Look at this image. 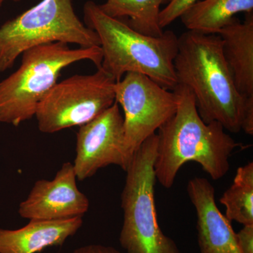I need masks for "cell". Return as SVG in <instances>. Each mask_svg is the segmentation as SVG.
Listing matches in <instances>:
<instances>
[{
    "label": "cell",
    "instance_id": "cell-1",
    "mask_svg": "<svg viewBox=\"0 0 253 253\" xmlns=\"http://www.w3.org/2000/svg\"><path fill=\"white\" fill-rule=\"evenodd\" d=\"M179 96L175 113L158 129L154 170L160 184L169 189L180 168L192 161L199 164L213 180L229 170V158L242 147L220 123H205L199 116L194 94L187 86L173 89Z\"/></svg>",
    "mask_w": 253,
    "mask_h": 253
},
{
    "label": "cell",
    "instance_id": "cell-2",
    "mask_svg": "<svg viewBox=\"0 0 253 253\" xmlns=\"http://www.w3.org/2000/svg\"><path fill=\"white\" fill-rule=\"evenodd\" d=\"M178 84L194 94L205 123L217 122L226 131H241L245 99L233 79L217 34L188 31L178 38L174 61Z\"/></svg>",
    "mask_w": 253,
    "mask_h": 253
},
{
    "label": "cell",
    "instance_id": "cell-3",
    "mask_svg": "<svg viewBox=\"0 0 253 253\" xmlns=\"http://www.w3.org/2000/svg\"><path fill=\"white\" fill-rule=\"evenodd\" d=\"M84 24L97 34L103 59L101 67L115 81L128 73L147 76L160 86L173 90L178 82L174 61L178 38L172 31L162 36L141 34L126 23L104 14L99 4L86 1L83 7Z\"/></svg>",
    "mask_w": 253,
    "mask_h": 253
},
{
    "label": "cell",
    "instance_id": "cell-4",
    "mask_svg": "<svg viewBox=\"0 0 253 253\" xmlns=\"http://www.w3.org/2000/svg\"><path fill=\"white\" fill-rule=\"evenodd\" d=\"M20 67L0 82V123L15 126L35 117L42 98L57 83L61 71L70 65L88 60L99 68L100 46L71 49L66 43H46L21 54Z\"/></svg>",
    "mask_w": 253,
    "mask_h": 253
},
{
    "label": "cell",
    "instance_id": "cell-5",
    "mask_svg": "<svg viewBox=\"0 0 253 253\" xmlns=\"http://www.w3.org/2000/svg\"><path fill=\"white\" fill-rule=\"evenodd\" d=\"M157 134L146 139L133 155L126 169L121 194L123 224L119 241L126 253H181L158 222L154 170Z\"/></svg>",
    "mask_w": 253,
    "mask_h": 253
},
{
    "label": "cell",
    "instance_id": "cell-6",
    "mask_svg": "<svg viewBox=\"0 0 253 253\" xmlns=\"http://www.w3.org/2000/svg\"><path fill=\"white\" fill-rule=\"evenodd\" d=\"M100 46L97 34L78 18L72 0H42L0 27V73L34 46L56 42Z\"/></svg>",
    "mask_w": 253,
    "mask_h": 253
},
{
    "label": "cell",
    "instance_id": "cell-7",
    "mask_svg": "<svg viewBox=\"0 0 253 253\" xmlns=\"http://www.w3.org/2000/svg\"><path fill=\"white\" fill-rule=\"evenodd\" d=\"M116 83L101 68L56 83L37 108L39 130L52 134L90 122L116 102Z\"/></svg>",
    "mask_w": 253,
    "mask_h": 253
},
{
    "label": "cell",
    "instance_id": "cell-8",
    "mask_svg": "<svg viewBox=\"0 0 253 253\" xmlns=\"http://www.w3.org/2000/svg\"><path fill=\"white\" fill-rule=\"evenodd\" d=\"M115 94L124 113L126 152L132 158L141 144L174 114L179 96L137 73H126L117 82Z\"/></svg>",
    "mask_w": 253,
    "mask_h": 253
},
{
    "label": "cell",
    "instance_id": "cell-9",
    "mask_svg": "<svg viewBox=\"0 0 253 253\" xmlns=\"http://www.w3.org/2000/svg\"><path fill=\"white\" fill-rule=\"evenodd\" d=\"M131 160L125 141L124 120L116 101L98 117L80 126L73 163L78 180L84 181L111 165L126 171Z\"/></svg>",
    "mask_w": 253,
    "mask_h": 253
},
{
    "label": "cell",
    "instance_id": "cell-10",
    "mask_svg": "<svg viewBox=\"0 0 253 253\" xmlns=\"http://www.w3.org/2000/svg\"><path fill=\"white\" fill-rule=\"evenodd\" d=\"M89 201L78 189L73 163H63L52 180L40 179L18 207V214L29 220H61L83 217Z\"/></svg>",
    "mask_w": 253,
    "mask_h": 253
},
{
    "label": "cell",
    "instance_id": "cell-11",
    "mask_svg": "<svg viewBox=\"0 0 253 253\" xmlns=\"http://www.w3.org/2000/svg\"><path fill=\"white\" fill-rule=\"evenodd\" d=\"M187 193L197 215L200 252L241 253L231 221L216 204L211 183L206 178H193L188 182Z\"/></svg>",
    "mask_w": 253,
    "mask_h": 253
},
{
    "label": "cell",
    "instance_id": "cell-12",
    "mask_svg": "<svg viewBox=\"0 0 253 253\" xmlns=\"http://www.w3.org/2000/svg\"><path fill=\"white\" fill-rule=\"evenodd\" d=\"M83 224V217L33 219L16 230L0 229V253H38L51 246H62Z\"/></svg>",
    "mask_w": 253,
    "mask_h": 253
},
{
    "label": "cell",
    "instance_id": "cell-13",
    "mask_svg": "<svg viewBox=\"0 0 253 253\" xmlns=\"http://www.w3.org/2000/svg\"><path fill=\"white\" fill-rule=\"evenodd\" d=\"M217 35L238 91L244 97L253 96V12L244 22L234 18Z\"/></svg>",
    "mask_w": 253,
    "mask_h": 253
},
{
    "label": "cell",
    "instance_id": "cell-14",
    "mask_svg": "<svg viewBox=\"0 0 253 253\" xmlns=\"http://www.w3.org/2000/svg\"><path fill=\"white\" fill-rule=\"evenodd\" d=\"M253 12V0H200L180 16L188 31L217 34L239 13Z\"/></svg>",
    "mask_w": 253,
    "mask_h": 253
},
{
    "label": "cell",
    "instance_id": "cell-15",
    "mask_svg": "<svg viewBox=\"0 0 253 253\" xmlns=\"http://www.w3.org/2000/svg\"><path fill=\"white\" fill-rule=\"evenodd\" d=\"M171 0H106L99 4L101 11L120 20L141 34L160 37L163 29L159 25L161 6Z\"/></svg>",
    "mask_w": 253,
    "mask_h": 253
},
{
    "label": "cell",
    "instance_id": "cell-16",
    "mask_svg": "<svg viewBox=\"0 0 253 253\" xmlns=\"http://www.w3.org/2000/svg\"><path fill=\"white\" fill-rule=\"evenodd\" d=\"M219 202L225 207L228 220L243 225L253 224V163L237 169L232 184Z\"/></svg>",
    "mask_w": 253,
    "mask_h": 253
},
{
    "label": "cell",
    "instance_id": "cell-17",
    "mask_svg": "<svg viewBox=\"0 0 253 253\" xmlns=\"http://www.w3.org/2000/svg\"><path fill=\"white\" fill-rule=\"evenodd\" d=\"M200 0H171L164 9L161 10L159 16L161 28L167 27L176 19L180 18L186 10Z\"/></svg>",
    "mask_w": 253,
    "mask_h": 253
},
{
    "label": "cell",
    "instance_id": "cell-18",
    "mask_svg": "<svg viewBox=\"0 0 253 253\" xmlns=\"http://www.w3.org/2000/svg\"><path fill=\"white\" fill-rule=\"evenodd\" d=\"M236 236L240 252L253 253V224L244 225Z\"/></svg>",
    "mask_w": 253,
    "mask_h": 253
},
{
    "label": "cell",
    "instance_id": "cell-19",
    "mask_svg": "<svg viewBox=\"0 0 253 253\" xmlns=\"http://www.w3.org/2000/svg\"><path fill=\"white\" fill-rule=\"evenodd\" d=\"M241 130L249 135H253V96H248L245 99Z\"/></svg>",
    "mask_w": 253,
    "mask_h": 253
},
{
    "label": "cell",
    "instance_id": "cell-20",
    "mask_svg": "<svg viewBox=\"0 0 253 253\" xmlns=\"http://www.w3.org/2000/svg\"><path fill=\"white\" fill-rule=\"evenodd\" d=\"M71 253H121L111 246L99 244H91L78 248Z\"/></svg>",
    "mask_w": 253,
    "mask_h": 253
},
{
    "label": "cell",
    "instance_id": "cell-21",
    "mask_svg": "<svg viewBox=\"0 0 253 253\" xmlns=\"http://www.w3.org/2000/svg\"><path fill=\"white\" fill-rule=\"evenodd\" d=\"M7 1V0H0V9H1V6L4 4V1ZM11 1H14V2H19V1H23V0H11Z\"/></svg>",
    "mask_w": 253,
    "mask_h": 253
}]
</instances>
